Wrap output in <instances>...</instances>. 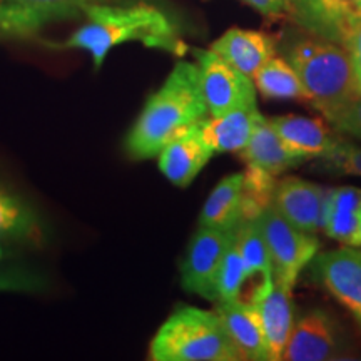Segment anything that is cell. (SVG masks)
I'll return each instance as SVG.
<instances>
[{
	"label": "cell",
	"mask_w": 361,
	"mask_h": 361,
	"mask_svg": "<svg viewBox=\"0 0 361 361\" xmlns=\"http://www.w3.org/2000/svg\"><path fill=\"white\" fill-rule=\"evenodd\" d=\"M47 283L35 271L25 268L0 269V291L11 293H37L44 291Z\"/></svg>",
	"instance_id": "4316f807"
},
{
	"label": "cell",
	"mask_w": 361,
	"mask_h": 361,
	"mask_svg": "<svg viewBox=\"0 0 361 361\" xmlns=\"http://www.w3.org/2000/svg\"><path fill=\"white\" fill-rule=\"evenodd\" d=\"M234 238H236V229L223 231V229L200 226L180 263V284L184 290L209 301H218L216 281L226 252L233 245Z\"/></svg>",
	"instance_id": "52a82bcc"
},
{
	"label": "cell",
	"mask_w": 361,
	"mask_h": 361,
	"mask_svg": "<svg viewBox=\"0 0 361 361\" xmlns=\"http://www.w3.org/2000/svg\"><path fill=\"white\" fill-rule=\"evenodd\" d=\"M236 245L245 261L247 278L255 274H261L263 278L273 276V261L258 218L239 223L236 228Z\"/></svg>",
	"instance_id": "603a6c76"
},
{
	"label": "cell",
	"mask_w": 361,
	"mask_h": 361,
	"mask_svg": "<svg viewBox=\"0 0 361 361\" xmlns=\"http://www.w3.org/2000/svg\"><path fill=\"white\" fill-rule=\"evenodd\" d=\"M2 256H4V250H2V245H0V259H2Z\"/></svg>",
	"instance_id": "1f68e13d"
},
{
	"label": "cell",
	"mask_w": 361,
	"mask_h": 361,
	"mask_svg": "<svg viewBox=\"0 0 361 361\" xmlns=\"http://www.w3.org/2000/svg\"><path fill=\"white\" fill-rule=\"evenodd\" d=\"M323 231L343 246L361 247V189L340 186L328 189Z\"/></svg>",
	"instance_id": "e0dca14e"
},
{
	"label": "cell",
	"mask_w": 361,
	"mask_h": 361,
	"mask_svg": "<svg viewBox=\"0 0 361 361\" xmlns=\"http://www.w3.org/2000/svg\"><path fill=\"white\" fill-rule=\"evenodd\" d=\"M291 291V288L279 283L274 276H266L255 295L251 296L250 303L258 313L261 326H263L271 361L283 358V351L295 326Z\"/></svg>",
	"instance_id": "9c48e42d"
},
{
	"label": "cell",
	"mask_w": 361,
	"mask_h": 361,
	"mask_svg": "<svg viewBox=\"0 0 361 361\" xmlns=\"http://www.w3.org/2000/svg\"><path fill=\"white\" fill-rule=\"evenodd\" d=\"M286 16L308 34L343 45L361 17V0H290Z\"/></svg>",
	"instance_id": "30bf717a"
},
{
	"label": "cell",
	"mask_w": 361,
	"mask_h": 361,
	"mask_svg": "<svg viewBox=\"0 0 361 361\" xmlns=\"http://www.w3.org/2000/svg\"><path fill=\"white\" fill-rule=\"evenodd\" d=\"M201 89L211 116H223L239 107L256 106V85L250 75L226 62L219 54L194 49Z\"/></svg>",
	"instance_id": "8992f818"
},
{
	"label": "cell",
	"mask_w": 361,
	"mask_h": 361,
	"mask_svg": "<svg viewBox=\"0 0 361 361\" xmlns=\"http://www.w3.org/2000/svg\"><path fill=\"white\" fill-rule=\"evenodd\" d=\"M216 313L223 319L243 360L271 361L263 326H261L258 313L250 301H241L239 298L238 300L218 301Z\"/></svg>",
	"instance_id": "5bb4252c"
},
{
	"label": "cell",
	"mask_w": 361,
	"mask_h": 361,
	"mask_svg": "<svg viewBox=\"0 0 361 361\" xmlns=\"http://www.w3.org/2000/svg\"><path fill=\"white\" fill-rule=\"evenodd\" d=\"M328 121L338 130L361 141V94L346 102L345 106L333 112Z\"/></svg>",
	"instance_id": "f1b7e54d"
},
{
	"label": "cell",
	"mask_w": 361,
	"mask_h": 361,
	"mask_svg": "<svg viewBox=\"0 0 361 361\" xmlns=\"http://www.w3.org/2000/svg\"><path fill=\"white\" fill-rule=\"evenodd\" d=\"M211 49L243 74L255 78L256 72L274 57L276 42L271 35L259 30L233 27L214 40Z\"/></svg>",
	"instance_id": "2e32d148"
},
{
	"label": "cell",
	"mask_w": 361,
	"mask_h": 361,
	"mask_svg": "<svg viewBox=\"0 0 361 361\" xmlns=\"http://www.w3.org/2000/svg\"><path fill=\"white\" fill-rule=\"evenodd\" d=\"M341 350L335 319L324 310H311L291 329L283 351L286 361H326L338 358Z\"/></svg>",
	"instance_id": "8fae6325"
},
{
	"label": "cell",
	"mask_w": 361,
	"mask_h": 361,
	"mask_svg": "<svg viewBox=\"0 0 361 361\" xmlns=\"http://www.w3.org/2000/svg\"><path fill=\"white\" fill-rule=\"evenodd\" d=\"M214 151L202 135L201 121L180 129L159 152V169L174 186L188 188L201 173Z\"/></svg>",
	"instance_id": "7c38bea8"
},
{
	"label": "cell",
	"mask_w": 361,
	"mask_h": 361,
	"mask_svg": "<svg viewBox=\"0 0 361 361\" xmlns=\"http://www.w3.org/2000/svg\"><path fill=\"white\" fill-rule=\"evenodd\" d=\"M263 117L256 106L239 107L223 116L206 117L201 121L202 135L214 154L241 152Z\"/></svg>",
	"instance_id": "ac0fdd59"
},
{
	"label": "cell",
	"mask_w": 361,
	"mask_h": 361,
	"mask_svg": "<svg viewBox=\"0 0 361 361\" xmlns=\"http://www.w3.org/2000/svg\"><path fill=\"white\" fill-rule=\"evenodd\" d=\"M343 45H345L351 57L356 89H358V94H361V17H358V19L353 22V25L350 27Z\"/></svg>",
	"instance_id": "f546056e"
},
{
	"label": "cell",
	"mask_w": 361,
	"mask_h": 361,
	"mask_svg": "<svg viewBox=\"0 0 361 361\" xmlns=\"http://www.w3.org/2000/svg\"><path fill=\"white\" fill-rule=\"evenodd\" d=\"M286 61L300 75L310 104L326 117L358 96L351 57L345 45L306 35L284 45Z\"/></svg>",
	"instance_id": "3957f363"
},
{
	"label": "cell",
	"mask_w": 361,
	"mask_h": 361,
	"mask_svg": "<svg viewBox=\"0 0 361 361\" xmlns=\"http://www.w3.org/2000/svg\"><path fill=\"white\" fill-rule=\"evenodd\" d=\"M42 238L37 213L24 200L0 186V239L39 245Z\"/></svg>",
	"instance_id": "44dd1931"
},
{
	"label": "cell",
	"mask_w": 361,
	"mask_h": 361,
	"mask_svg": "<svg viewBox=\"0 0 361 361\" xmlns=\"http://www.w3.org/2000/svg\"><path fill=\"white\" fill-rule=\"evenodd\" d=\"M246 6H250L263 13L266 17H279L286 16L288 7H290V0H241Z\"/></svg>",
	"instance_id": "4dcf8cb0"
},
{
	"label": "cell",
	"mask_w": 361,
	"mask_h": 361,
	"mask_svg": "<svg viewBox=\"0 0 361 361\" xmlns=\"http://www.w3.org/2000/svg\"><path fill=\"white\" fill-rule=\"evenodd\" d=\"M246 279L247 273L245 261H243V256L236 245V238H234L233 245L229 246L228 252H226L218 274V281H216V295H218V301L238 300Z\"/></svg>",
	"instance_id": "d4e9b609"
},
{
	"label": "cell",
	"mask_w": 361,
	"mask_h": 361,
	"mask_svg": "<svg viewBox=\"0 0 361 361\" xmlns=\"http://www.w3.org/2000/svg\"><path fill=\"white\" fill-rule=\"evenodd\" d=\"M84 17L85 24L57 47L89 52L96 71L101 69L111 49L126 42H142L178 57L188 51L174 22L151 4H92L84 8Z\"/></svg>",
	"instance_id": "6da1fadb"
},
{
	"label": "cell",
	"mask_w": 361,
	"mask_h": 361,
	"mask_svg": "<svg viewBox=\"0 0 361 361\" xmlns=\"http://www.w3.org/2000/svg\"><path fill=\"white\" fill-rule=\"evenodd\" d=\"M311 273L361 328V247L343 246L319 252L311 261Z\"/></svg>",
	"instance_id": "ba28073f"
},
{
	"label": "cell",
	"mask_w": 361,
	"mask_h": 361,
	"mask_svg": "<svg viewBox=\"0 0 361 361\" xmlns=\"http://www.w3.org/2000/svg\"><path fill=\"white\" fill-rule=\"evenodd\" d=\"M243 186L245 173L229 174L221 179L202 206L200 226L234 231L243 221Z\"/></svg>",
	"instance_id": "ffe728a7"
},
{
	"label": "cell",
	"mask_w": 361,
	"mask_h": 361,
	"mask_svg": "<svg viewBox=\"0 0 361 361\" xmlns=\"http://www.w3.org/2000/svg\"><path fill=\"white\" fill-rule=\"evenodd\" d=\"M12 6L29 7L35 11H47L61 13L66 20L84 17V8L92 4H126L130 0H0Z\"/></svg>",
	"instance_id": "484cf974"
},
{
	"label": "cell",
	"mask_w": 361,
	"mask_h": 361,
	"mask_svg": "<svg viewBox=\"0 0 361 361\" xmlns=\"http://www.w3.org/2000/svg\"><path fill=\"white\" fill-rule=\"evenodd\" d=\"M255 85L266 99H298L310 102L300 75L283 57H273L255 74Z\"/></svg>",
	"instance_id": "7402d4cb"
},
{
	"label": "cell",
	"mask_w": 361,
	"mask_h": 361,
	"mask_svg": "<svg viewBox=\"0 0 361 361\" xmlns=\"http://www.w3.org/2000/svg\"><path fill=\"white\" fill-rule=\"evenodd\" d=\"M326 166L340 174L361 176V147L340 139L331 154L324 157Z\"/></svg>",
	"instance_id": "83f0119b"
},
{
	"label": "cell",
	"mask_w": 361,
	"mask_h": 361,
	"mask_svg": "<svg viewBox=\"0 0 361 361\" xmlns=\"http://www.w3.org/2000/svg\"><path fill=\"white\" fill-rule=\"evenodd\" d=\"M149 358L154 361H238L243 356L216 311L179 306L152 338Z\"/></svg>",
	"instance_id": "277c9868"
},
{
	"label": "cell",
	"mask_w": 361,
	"mask_h": 361,
	"mask_svg": "<svg viewBox=\"0 0 361 361\" xmlns=\"http://www.w3.org/2000/svg\"><path fill=\"white\" fill-rule=\"evenodd\" d=\"M258 219L273 261V276L293 290L305 266L318 255V239L291 224L273 204Z\"/></svg>",
	"instance_id": "5b68a950"
},
{
	"label": "cell",
	"mask_w": 361,
	"mask_h": 361,
	"mask_svg": "<svg viewBox=\"0 0 361 361\" xmlns=\"http://www.w3.org/2000/svg\"><path fill=\"white\" fill-rule=\"evenodd\" d=\"M269 123L283 142L303 161L326 157L340 142V137H336L322 119L290 114L271 117Z\"/></svg>",
	"instance_id": "9a60e30c"
},
{
	"label": "cell",
	"mask_w": 361,
	"mask_h": 361,
	"mask_svg": "<svg viewBox=\"0 0 361 361\" xmlns=\"http://www.w3.org/2000/svg\"><path fill=\"white\" fill-rule=\"evenodd\" d=\"M66 20L61 13L0 2V39L34 37L45 25Z\"/></svg>",
	"instance_id": "cb8c5ba5"
},
{
	"label": "cell",
	"mask_w": 361,
	"mask_h": 361,
	"mask_svg": "<svg viewBox=\"0 0 361 361\" xmlns=\"http://www.w3.org/2000/svg\"><path fill=\"white\" fill-rule=\"evenodd\" d=\"M239 156L246 162V166L264 171L274 178L303 162L301 157H298L283 142V139L279 137V134L266 117H263L261 123L256 126L255 133H252L246 146L243 147V151L239 152Z\"/></svg>",
	"instance_id": "d6986e66"
},
{
	"label": "cell",
	"mask_w": 361,
	"mask_h": 361,
	"mask_svg": "<svg viewBox=\"0 0 361 361\" xmlns=\"http://www.w3.org/2000/svg\"><path fill=\"white\" fill-rule=\"evenodd\" d=\"M206 114L209 111L202 96L200 67L179 61L164 84L147 99L126 137V152L137 161L152 159L180 129L206 119Z\"/></svg>",
	"instance_id": "7a4b0ae2"
},
{
	"label": "cell",
	"mask_w": 361,
	"mask_h": 361,
	"mask_svg": "<svg viewBox=\"0 0 361 361\" xmlns=\"http://www.w3.org/2000/svg\"><path fill=\"white\" fill-rule=\"evenodd\" d=\"M328 189L301 178L278 180L273 194V206L301 231L316 234L323 229L324 204Z\"/></svg>",
	"instance_id": "4fadbf2b"
}]
</instances>
